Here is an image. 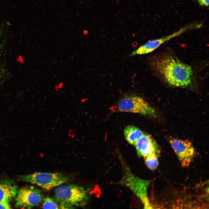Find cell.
Listing matches in <instances>:
<instances>
[{
  "label": "cell",
  "instance_id": "6da1fadb",
  "mask_svg": "<svg viewBox=\"0 0 209 209\" xmlns=\"http://www.w3.org/2000/svg\"><path fill=\"white\" fill-rule=\"evenodd\" d=\"M151 67L156 74L168 85L173 87H186L194 80L191 67L173 55L164 54L152 58Z\"/></svg>",
  "mask_w": 209,
  "mask_h": 209
},
{
  "label": "cell",
  "instance_id": "7a4b0ae2",
  "mask_svg": "<svg viewBox=\"0 0 209 209\" xmlns=\"http://www.w3.org/2000/svg\"><path fill=\"white\" fill-rule=\"evenodd\" d=\"M89 193L84 187L76 185L58 186L54 192V199L61 209L73 208L85 205Z\"/></svg>",
  "mask_w": 209,
  "mask_h": 209
},
{
  "label": "cell",
  "instance_id": "3957f363",
  "mask_svg": "<svg viewBox=\"0 0 209 209\" xmlns=\"http://www.w3.org/2000/svg\"><path fill=\"white\" fill-rule=\"evenodd\" d=\"M18 178L20 181L34 184L46 190L68 183L71 180L69 176L60 172H36L19 175Z\"/></svg>",
  "mask_w": 209,
  "mask_h": 209
},
{
  "label": "cell",
  "instance_id": "277c9868",
  "mask_svg": "<svg viewBox=\"0 0 209 209\" xmlns=\"http://www.w3.org/2000/svg\"><path fill=\"white\" fill-rule=\"evenodd\" d=\"M121 111L138 113L153 117L156 115L155 109L141 97L134 95L126 96L122 98L117 105Z\"/></svg>",
  "mask_w": 209,
  "mask_h": 209
},
{
  "label": "cell",
  "instance_id": "5b68a950",
  "mask_svg": "<svg viewBox=\"0 0 209 209\" xmlns=\"http://www.w3.org/2000/svg\"><path fill=\"white\" fill-rule=\"evenodd\" d=\"M127 170L124 178L122 181V183L129 187L139 198L143 203L145 208H152L147 193L150 181L140 179Z\"/></svg>",
  "mask_w": 209,
  "mask_h": 209
},
{
  "label": "cell",
  "instance_id": "8992f818",
  "mask_svg": "<svg viewBox=\"0 0 209 209\" xmlns=\"http://www.w3.org/2000/svg\"><path fill=\"white\" fill-rule=\"evenodd\" d=\"M15 199V206L30 208L40 204L43 201L42 191L33 185L23 187L18 190Z\"/></svg>",
  "mask_w": 209,
  "mask_h": 209
},
{
  "label": "cell",
  "instance_id": "52a82bcc",
  "mask_svg": "<svg viewBox=\"0 0 209 209\" xmlns=\"http://www.w3.org/2000/svg\"><path fill=\"white\" fill-rule=\"evenodd\" d=\"M201 26V23H199L190 24L169 35L149 41L133 52L131 55H143L152 52L165 42L181 35L188 30L200 28Z\"/></svg>",
  "mask_w": 209,
  "mask_h": 209
},
{
  "label": "cell",
  "instance_id": "ba28073f",
  "mask_svg": "<svg viewBox=\"0 0 209 209\" xmlns=\"http://www.w3.org/2000/svg\"><path fill=\"white\" fill-rule=\"evenodd\" d=\"M170 142L181 165L186 167L190 165L195 152L191 143L188 140L172 138Z\"/></svg>",
  "mask_w": 209,
  "mask_h": 209
},
{
  "label": "cell",
  "instance_id": "9c48e42d",
  "mask_svg": "<svg viewBox=\"0 0 209 209\" xmlns=\"http://www.w3.org/2000/svg\"><path fill=\"white\" fill-rule=\"evenodd\" d=\"M138 155L144 158L153 153L159 156L160 150L157 143L149 134L145 133L135 146Z\"/></svg>",
  "mask_w": 209,
  "mask_h": 209
},
{
  "label": "cell",
  "instance_id": "30bf717a",
  "mask_svg": "<svg viewBox=\"0 0 209 209\" xmlns=\"http://www.w3.org/2000/svg\"><path fill=\"white\" fill-rule=\"evenodd\" d=\"M17 186L12 180L8 179H0V202L9 201L16 196Z\"/></svg>",
  "mask_w": 209,
  "mask_h": 209
},
{
  "label": "cell",
  "instance_id": "8fae6325",
  "mask_svg": "<svg viewBox=\"0 0 209 209\" xmlns=\"http://www.w3.org/2000/svg\"><path fill=\"white\" fill-rule=\"evenodd\" d=\"M125 137L130 144L135 146L138 140L144 134L138 128L133 126L126 127L124 131Z\"/></svg>",
  "mask_w": 209,
  "mask_h": 209
},
{
  "label": "cell",
  "instance_id": "7c38bea8",
  "mask_svg": "<svg viewBox=\"0 0 209 209\" xmlns=\"http://www.w3.org/2000/svg\"><path fill=\"white\" fill-rule=\"evenodd\" d=\"M2 30L0 29V86L2 84L7 77L6 72L1 62V55L3 48V42L2 40Z\"/></svg>",
  "mask_w": 209,
  "mask_h": 209
},
{
  "label": "cell",
  "instance_id": "4fadbf2b",
  "mask_svg": "<svg viewBox=\"0 0 209 209\" xmlns=\"http://www.w3.org/2000/svg\"><path fill=\"white\" fill-rule=\"evenodd\" d=\"M158 156L156 153H153L145 158L146 165L150 169L153 170L157 167Z\"/></svg>",
  "mask_w": 209,
  "mask_h": 209
},
{
  "label": "cell",
  "instance_id": "5bb4252c",
  "mask_svg": "<svg viewBox=\"0 0 209 209\" xmlns=\"http://www.w3.org/2000/svg\"><path fill=\"white\" fill-rule=\"evenodd\" d=\"M43 201L42 206L43 208H61L60 206L54 199L51 198L48 196L44 197Z\"/></svg>",
  "mask_w": 209,
  "mask_h": 209
},
{
  "label": "cell",
  "instance_id": "9a60e30c",
  "mask_svg": "<svg viewBox=\"0 0 209 209\" xmlns=\"http://www.w3.org/2000/svg\"><path fill=\"white\" fill-rule=\"evenodd\" d=\"M9 201H5L0 202V209H11Z\"/></svg>",
  "mask_w": 209,
  "mask_h": 209
},
{
  "label": "cell",
  "instance_id": "2e32d148",
  "mask_svg": "<svg viewBox=\"0 0 209 209\" xmlns=\"http://www.w3.org/2000/svg\"><path fill=\"white\" fill-rule=\"evenodd\" d=\"M200 5L208 7L209 5V0H198Z\"/></svg>",
  "mask_w": 209,
  "mask_h": 209
},
{
  "label": "cell",
  "instance_id": "e0dca14e",
  "mask_svg": "<svg viewBox=\"0 0 209 209\" xmlns=\"http://www.w3.org/2000/svg\"><path fill=\"white\" fill-rule=\"evenodd\" d=\"M63 84L62 83L60 82L59 84L55 87V89L57 91H58L59 89H61L63 86Z\"/></svg>",
  "mask_w": 209,
  "mask_h": 209
},
{
  "label": "cell",
  "instance_id": "ac0fdd59",
  "mask_svg": "<svg viewBox=\"0 0 209 209\" xmlns=\"http://www.w3.org/2000/svg\"><path fill=\"white\" fill-rule=\"evenodd\" d=\"M60 117H58L57 118L54 119V121L55 122H57L59 121V120L60 119Z\"/></svg>",
  "mask_w": 209,
  "mask_h": 209
},
{
  "label": "cell",
  "instance_id": "d6986e66",
  "mask_svg": "<svg viewBox=\"0 0 209 209\" xmlns=\"http://www.w3.org/2000/svg\"><path fill=\"white\" fill-rule=\"evenodd\" d=\"M75 131V129H74V130H73V131H72V130H71V132L73 131ZM71 131V130H69V132H70L69 133V134H70V133H71V132H70Z\"/></svg>",
  "mask_w": 209,
  "mask_h": 209
}]
</instances>
